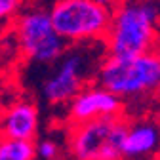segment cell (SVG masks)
<instances>
[{
  "instance_id": "1",
  "label": "cell",
  "mask_w": 160,
  "mask_h": 160,
  "mask_svg": "<svg viewBox=\"0 0 160 160\" xmlns=\"http://www.w3.org/2000/svg\"><path fill=\"white\" fill-rule=\"evenodd\" d=\"M158 4L156 0H118L111 10L103 50L112 57H133L158 48Z\"/></svg>"
},
{
  "instance_id": "12",
  "label": "cell",
  "mask_w": 160,
  "mask_h": 160,
  "mask_svg": "<svg viewBox=\"0 0 160 160\" xmlns=\"http://www.w3.org/2000/svg\"><path fill=\"white\" fill-rule=\"evenodd\" d=\"M23 8V0H0V27L10 25Z\"/></svg>"
},
{
  "instance_id": "6",
  "label": "cell",
  "mask_w": 160,
  "mask_h": 160,
  "mask_svg": "<svg viewBox=\"0 0 160 160\" xmlns=\"http://www.w3.org/2000/svg\"><path fill=\"white\" fill-rule=\"evenodd\" d=\"M95 67L86 46H74L71 50L67 48L44 78L40 88L42 97L53 107L67 105L86 84H90Z\"/></svg>"
},
{
  "instance_id": "9",
  "label": "cell",
  "mask_w": 160,
  "mask_h": 160,
  "mask_svg": "<svg viewBox=\"0 0 160 160\" xmlns=\"http://www.w3.org/2000/svg\"><path fill=\"white\" fill-rule=\"evenodd\" d=\"M160 145V132L154 118L128 120L120 160H154Z\"/></svg>"
},
{
  "instance_id": "7",
  "label": "cell",
  "mask_w": 160,
  "mask_h": 160,
  "mask_svg": "<svg viewBox=\"0 0 160 160\" xmlns=\"http://www.w3.org/2000/svg\"><path fill=\"white\" fill-rule=\"evenodd\" d=\"M67 107V122L80 124L107 116H124V101L99 84H86Z\"/></svg>"
},
{
  "instance_id": "4",
  "label": "cell",
  "mask_w": 160,
  "mask_h": 160,
  "mask_svg": "<svg viewBox=\"0 0 160 160\" xmlns=\"http://www.w3.org/2000/svg\"><path fill=\"white\" fill-rule=\"evenodd\" d=\"M126 126V116H107L69 124L65 132V149L71 160H120Z\"/></svg>"
},
{
  "instance_id": "2",
  "label": "cell",
  "mask_w": 160,
  "mask_h": 160,
  "mask_svg": "<svg viewBox=\"0 0 160 160\" xmlns=\"http://www.w3.org/2000/svg\"><path fill=\"white\" fill-rule=\"evenodd\" d=\"M93 78L95 84L109 90L124 103L151 97L160 88L158 50L133 57L107 55L97 63Z\"/></svg>"
},
{
  "instance_id": "3",
  "label": "cell",
  "mask_w": 160,
  "mask_h": 160,
  "mask_svg": "<svg viewBox=\"0 0 160 160\" xmlns=\"http://www.w3.org/2000/svg\"><path fill=\"white\" fill-rule=\"evenodd\" d=\"M48 15L67 46L101 42L111 21V10L95 0H55Z\"/></svg>"
},
{
  "instance_id": "11",
  "label": "cell",
  "mask_w": 160,
  "mask_h": 160,
  "mask_svg": "<svg viewBox=\"0 0 160 160\" xmlns=\"http://www.w3.org/2000/svg\"><path fill=\"white\" fill-rule=\"evenodd\" d=\"M36 158L40 160H57L61 158V143L53 137H42L38 143H34Z\"/></svg>"
},
{
  "instance_id": "5",
  "label": "cell",
  "mask_w": 160,
  "mask_h": 160,
  "mask_svg": "<svg viewBox=\"0 0 160 160\" xmlns=\"http://www.w3.org/2000/svg\"><path fill=\"white\" fill-rule=\"evenodd\" d=\"M15 46L21 57L34 65H53L69 48L50 21L48 10L31 8L12 21Z\"/></svg>"
},
{
  "instance_id": "13",
  "label": "cell",
  "mask_w": 160,
  "mask_h": 160,
  "mask_svg": "<svg viewBox=\"0 0 160 160\" xmlns=\"http://www.w3.org/2000/svg\"><path fill=\"white\" fill-rule=\"evenodd\" d=\"M97 4H101V6H105V8H109V10H112L116 4H118V0H95Z\"/></svg>"
},
{
  "instance_id": "10",
  "label": "cell",
  "mask_w": 160,
  "mask_h": 160,
  "mask_svg": "<svg viewBox=\"0 0 160 160\" xmlns=\"http://www.w3.org/2000/svg\"><path fill=\"white\" fill-rule=\"evenodd\" d=\"M0 160H36L34 141L0 137Z\"/></svg>"
},
{
  "instance_id": "8",
  "label": "cell",
  "mask_w": 160,
  "mask_h": 160,
  "mask_svg": "<svg viewBox=\"0 0 160 160\" xmlns=\"http://www.w3.org/2000/svg\"><path fill=\"white\" fill-rule=\"evenodd\" d=\"M40 130V112L31 99H15L0 109V137L34 141Z\"/></svg>"
}]
</instances>
